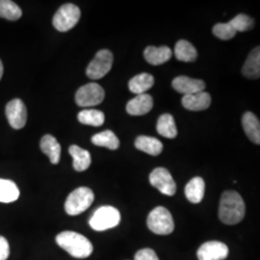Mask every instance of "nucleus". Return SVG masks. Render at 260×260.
<instances>
[{"mask_svg":"<svg viewBox=\"0 0 260 260\" xmlns=\"http://www.w3.org/2000/svg\"><path fill=\"white\" fill-rule=\"evenodd\" d=\"M9 254V243L3 236H0V260L8 259Z\"/></svg>","mask_w":260,"mask_h":260,"instance_id":"2f4dec72","label":"nucleus"},{"mask_svg":"<svg viewBox=\"0 0 260 260\" xmlns=\"http://www.w3.org/2000/svg\"><path fill=\"white\" fill-rule=\"evenodd\" d=\"M197 255L199 260H223L229 255V248L222 242H206L199 248Z\"/></svg>","mask_w":260,"mask_h":260,"instance_id":"9b49d317","label":"nucleus"},{"mask_svg":"<svg viewBox=\"0 0 260 260\" xmlns=\"http://www.w3.org/2000/svg\"><path fill=\"white\" fill-rule=\"evenodd\" d=\"M175 55L178 61L194 62L197 60L198 52L191 43L185 40H180L175 47Z\"/></svg>","mask_w":260,"mask_h":260,"instance_id":"b1692460","label":"nucleus"},{"mask_svg":"<svg viewBox=\"0 0 260 260\" xmlns=\"http://www.w3.org/2000/svg\"><path fill=\"white\" fill-rule=\"evenodd\" d=\"M93 192L88 187H79L73 191L67 199L65 210L71 216L83 213L93 203Z\"/></svg>","mask_w":260,"mask_h":260,"instance_id":"7ed1b4c3","label":"nucleus"},{"mask_svg":"<svg viewBox=\"0 0 260 260\" xmlns=\"http://www.w3.org/2000/svg\"><path fill=\"white\" fill-rule=\"evenodd\" d=\"M92 143L99 147H104L107 149L115 150L120 147V140L111 130H105L98 133L92 137Z\"/></svg>","mask_w":260,"mask_h":260,"instance_id":"393cba45","label":"nucleus"},{"mask_svg":"<svg viewBox=\"0 0 260 260\" xmlns=\"http://www.w3.org/2000/svg\"><path fill=\"white\" fill-rule=\"evenodd\" d=\"M105 93L98 83H89L80 87L75 93V103L80 107H91L103 103Z\"/></svg>","mask_w":260,"mask_h":260,"instance_id":"6e6552de","label":"nucleus"},{"mask_svg":"<svg viewBox=\"0 0 260 260\" xmlns=\"http://www.w3.org/2000/svg\"><path fill=\"white\" fill-rule=\"evenodd\" d=\"M149 182L164 195L172 197L177 192V184L170 172L165 168L154 169L149 175Z\"/></svg>","mask_w":260,"mask_h":260,"instance_id":"1a4fd4ad","label":"nucleus"},{"mask_svg":"<svg viewBox=\"0 0 260 260\" xmlns=\"http://www.w3.org/2000/svg\"><path fill=\"white\" fill-rule=\"evenodd\" d=\"M134 260H159L155 251L151 249H142L136 252Z\"/></svg>","mask_w":260,"mask_h":260,"instance_id":"7c9ffc66","label":"nucleus"},{"mask_svg":"<svg viewBox=\"0 0 260 260\" xmlns=\"http://www.w3.org/2000/svg\"><path fill=\"white\" fill-rule=\"evenodd\" d=\"M3 71H4V69H3V64H2V61L0 60V80H1L2 75H3Z\"/></svg>","mask_w":260,"mask_h":260,"instance_id":"473e14b6","label":"nucleus"},{"mask_svg":"<svg viewBox=\"0 0 260 260\" xmlns=\"http://www.w3.org/2000/svg\"><path fill=\"white\" fill-rule=\"evenodd\" d=\"M114 56L108 49L98 51L91 63L87 67L86 75L93 80H98L104 77L112 69Z\"/></svg>","mask_w":260,"mask_h":260,"instance_id":"0eeeda50","label":"nucleus"},{"mask_svg":"<svg viewBox=\"0 0 260 260\" xmlns=\"http://www.w3.org/2000/svg\"><path fill=\"white\" fill-rule=\"evenodd\" d=\"M213 34L217 38L223 40V41H228L231 40L233 38L235 37L236 35V31L234 30V28L230 24V22L228 23H217L215 24L213 27Z\"/></svg>","mask_w":260,"mask_h":260,"instance_id":"c756f323","label":"nucleus"},{"mask_svg":"<svg viewBox=\"0 0 260 260\" xmlns=\"http://www.w3.org/2000/svg\"><path fill=\"white\" fill-rule=\"evenodd\" d=\"M77 119L83 124L99 127V126H102L104 123L105 116H104L103 112L100 111V110L86 109V110L79 112Z\"/></svg>","mask_w":260,"mask_h":260,"instance_id":"bb28decb","label":"nucleus"},{"mask_svg":"<svg viewBox=\"0 0 260 260\" xmlns=\"http://www.w3.org/2000/svg\"><path fill=\"white\" fill-rule=\"evenodd\" d=\"M242 124L247 137L253 144L259 145L260 123L257 117L251 112H246L242 118Z\"/></svg>","mask_w":260,"mask_h":260,"instance_id":"2eb2a0df","label":"nucleus"},{"mask_svg":"<svg viewBox=\"0 0 260 260\" xmlns=\"http://www.w3.org/2000/svg\"><path fill=\"white\" fill-rule=\"evenodd\" d=\"M22 15L21 9L11 0H0V18L18 20Z\"/></svg>","mask_w":260,"mask_h":260,"instance_id":"cd10ccee","label":"nucleus"},{"mask_svg":"<svg viewBox=\"0 0 260 260\" xmlns=\"http://www.w3.org/2000/svg\"><path fill=\"white\" fill-rule=\"evenodd\" d=\"M121 222L120 211L110 205L100 207L91 217L89 223L93 231L104 232L113 229Z\"/></svg>","mask_w":260,"mask_h":260,"instance_id":"39448f33","label":"nucleus"},{"mask_svg":"<svg viewBox=\"0 0 260 260\" xmlns=\"http://www.w3.org/2000/svg\"><path fill=\"white\" fill-rule=\"evenodd\" d=\"M246 213V205L235 191L223 192L219 206V218L225 224H236L241 222Z\"/></svg>","mask_w":260,"mask_h":260,"instance_id":"f257e3e1","label":"nucleus"},{"mask_svg":"<svg viewBox=\"0 0 260 260\" xmlns=\"http://www.w3.org/2000/svg\"><path fill=\"white\" fill-rule=\"evenodd\" d=\"M205 180L200 177L192 178L185 186V196L192 204H200L205 197Z\"/></svg>","mask_w":260,"mask_h":260,"instance_id":"6ab92c4d","label":"nucleus"},{"mask_svg":"<svg viewBox=\"0 0 260 260\" xmlns=\"http://www.w3.org/2000/svg\"><path fill=\"white\" fill-rule=\"evenodd\" d=\"M81 16L79 7L75 4L67 3L61 6L56 12L52 23L53 26L60 32H67L75 27L78 23Z\"/></svg>","mask_w":260,"mask_h":260,"instance_id":"423d86ee","label":"nucleus"},{"mask_svg":"<svg viewBox=\"0 0 260 260\" xmlns=\"http://www.w3.org/2000/svg\"><path fill=\"white\" fill-rule=\"evenodd\" d=\"M6 117L10 125L15 129H21L27 121V110L23 102L19 99L11 101L6 105Z\"/></svg>","mask_w":260,"mask_h":260,"instance_id":"9d476101","label":"nucleus"},{"mask_svg":"<svg viewBox=\"0 0 260 260\" xmlns=\"http://www.w3.org/2000/svg\"><path fill=\"white\" fill-rule=\"evenodd\" d=\"M42 151L47 154L52 164H58L61 157V146L55 137L50 134L45 135L40 143Z\"/></svg>","mask_w":260,"mask_h":260,"instance_id":"f3484780","label":"nucleus"},{"mask_svg":"<svg viewBox=\"0 0 260 260\" xmlns=\"http://www.w3.org/2000/svg\"><path fill=\"white\" fill-rule=\"evenodd\" d=\"M19 197V188L15 182L8 179L0 178V203H13L16 202Z\"/></svg>","mask_w":260,"mask_h":260,"instance_id":"a878e982","label":"nucleus"},{"mask_svg":"<svg viewBox=\"0 0 260 260\" xmlns=\"http://www.w3.org/2000/svg\"><path fill=\"white\" fill-rule=\"evenodd\" d=\"M144 56L150 65H162L172 58V50L168 47H148L145 49Z\"/></svg>","mask_w":260,"mask_h":260,"instance_id":"dca6fc26","label":"nucleus"},{"mask_svg":"<svg viewBox=\"0 0 260 260\" xmlns=\"http://www.w3.org/2000/svg\"><path fill=\"white\" fill-rule=\"evenodd\" d=\"M153 107V99L148 93L137 94L126 104V111L132 116L148 114Z\"/></svg>","mask_w":260,"mask_h":260,"instance_id":"ddd939ff","label":"nucleus"},{"mask_svg":"<svg viewBox=\"0 0 260 260\" xmlns=\"http://www.w3.org/2000/svg\"><path fill=\"white\" fill-rule=\"evenodd\" d=\"M147 224L149 231L157 235H169L175 230L173 216L163 206L155 207L149 214Z\"/></svg>","mask_w":260,"mask_h":260,"instance_id":"20e7f679","label":"nucleus"},{"mask_svg":"<svg viewBox=\"0 0 260 260\" xmlns=\"http://www.w3.org/2000/svg\"><path fill=\"white\" fill-rule=\"evenodd\" d=\"M136 149L152 156H157L163 150V144L153 137L139 136L135 141Z\"/></svg>","mask_w":260,"mask_h":260,"instance_id":"412c9836","label":"nucleus"},{"mask_svg":"<svg viewBox=\"0 0 260 260\" xmlns=\"http://www.w3.org/2000/svg\"><path fill=\"white\" fill-rule=\"evenodd\" d=\"M172 86L177 92L183 93L184 95L204 92L205 88V84L203 80L194 79L184 75L176 77L172 82Z\"/></svg>","mask_w":260,"mask_h":260,"instance_id":"f8f14e48","label":"nucleus"},{"mask_svg":"<svg viewBox=\"0 0 260 260\" xmlns=\"http://www.w3.org/2000/svg\"><path fill=\"white\" fill-rule=\"evenodd\" d=\"M182 105L189 111H203L211 104V96L206 92L192 93L182 98Z\"/></svg>","mask_w":260,"mask_h":260,"instance_id":"4468645a","label":"nucleus"},{"mask_svg":"<svg viewBox=\"0 0 260 260\" xmlns=\"http://www.w3.org/2000/svg\"><path fill=\"white\" fill-rule=\"evenodd\" d=\"M230 24L236 32H244L253 28L254 20L245 14H239L230 21Z\"/></svg>","mask_w":260,"mask_h":260,"instance_id":"c85d7f7f","label":"nucleus"},{"mask_svg":"<svg viewBox=\"0 0 260 260\" xmlns=\"http://www.w3.org/2000/svg\"><path fill=\"white\" fill-rule=\"evenodd\" d=\"M156 130L161 136L165 138H176L177 135V128L174 117L171 114L161 115L158 119Z\"/></svg>","mask_w":260,"mask_h":260,"instance_id":"4be33fe9","label":"nucleus"},{"mask_svg":"<svg viewBox=\"0 0 260 260\" xmlns=\"http://www.w3.org/2000/svg\"><path fill=\"white\" fill-rule=\"evenodd\" d=\"M242 74L250 79H257L260 76V48L255 47L248 56L242 68Z\"/></svg>","mask_w":260,"mask_h":260,"instance_id":"a211bd4d","label":"nucleus"},{"mask_svg":"<svg viewBox=\"0 0 260 260\" xmlns=\"http://www.w3.org/2000/svg\"><path fill=\"white\" fill-rule=\"evenodd\" d=\"M56 243L75 258H87L93 251V244L82 234L63 232L56 236Z\"/></svg>","mask_w":260,"mask_h":260,"instance_id":"f03ea898","label":"nucleus"},{"mask_svg":"<svg viewBox=\"0 0 260 260\" xmlns=\"http://www.w3.org/2000/svg\"><path fill=\"white\" fill-rule=\"evenodd\" d=\"M154 77L149 74H140L134 76L128 83L130 92L136 94L145 93L153 86Z\"/></svg>","mask_w":260,"mask_h":260,"instance_id":"5701e85b","label":"nucleus"},{"mask_svg":"<svg viewBox=\"0 0 260 260\" xmlns=\"http://www.w3.org/2000/svg\"><path fill=\"white\" fill-rule=\"evenodd\" d=\"M69 152L74 158V168L77 172H84L90 167L92 163V157L88 150L82 149L76 145L70 147Z\"/></svg>","mask_w":260,"mask_h":260,"instance_id":"aec40b11","label":"nucleus"}]
</instances>
